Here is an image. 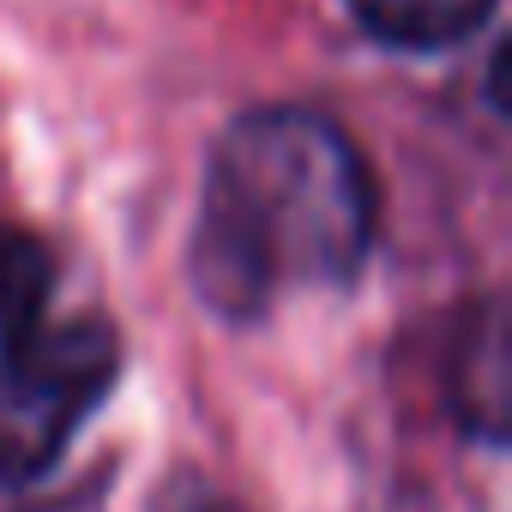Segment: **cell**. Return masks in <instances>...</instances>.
<instances>
[{
  "instance_id": "obj_1",
  "label": "cell",
  "mask_w": 512,
  "mask_h": 512,
  "mask_svg": "<svg viewBox=\"0 0 512 512\" xmlns=\"http://www.w3.org/2000/svg\"><path fill=\"white\" fill-rule=\"evenodd\" d=\"M374 247V175L314 109H253L211 145L187 272L217 320H260L290 290H338Z\"/></svg>"
},
{
  "instance_id": "obj_2",
  "label": "cell",
  "mask_w": 512,
  "mask_h": 512,
  "mask_svg": "<svg viewBox=\"0 0 512 512\" xmlns=\"http://www.w3.org/2000/svg\"><path fill=\"white\" fill-rule=\"evenodd\" d=\"M121 344L103 320H43L0 344V488H25L109 398Z\"/></svg>"
},
{
  "instance_id": "obj_3",
  "label": "cell",
  "mask_w": 512,
  "mask_h": 512,
  "mask_svg": "<svg viewBox=\"0 0 512 512\" xmlns=\"http://www.w3.org/2000/svg\"><path fill=\"white\" fill-rule=\"evenodd\" d=\"M350 13L392 49H452L494 19V0H350Z\"/></svg>"
},
{
  "instance_id": "obj_4",
  "label": "cell",
  "mask_w": 512,
  "mask_h": 512,
  "mask_svg": "<svg viewBox=\"0 0 512 512\" xmlns=\"http://www.w3.org/2000/svg\"><path fill=\"white\" fill-rule=\"evenodd\" d=\"M49 290H55L49 247L13 223H0V344H13L49 320Z\"/></svg>"
},
{
  "instance_id": "obj_5",
  "label": "cell",
  "mask_w": 512,
  "mask_h": 512,
  "mask_svg": "<svg viewBox=\"0 0 512 512\" xmlns=\"http://www.w3.org/2000/svg\"><path fill=\"white\" fill-rule=\"evenodd\" d=\"M163 512H241V506L223 500V494H211V488H169Z\"/></svg>"
}]
</instances>
